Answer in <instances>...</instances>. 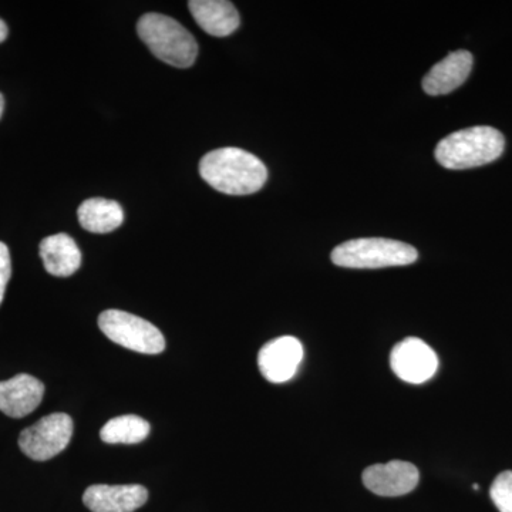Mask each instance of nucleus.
I'll list each match as a JSON object with an SVG mask.
<instances>
[{"label":"nucleus","instance_id":"1","mask_svg":"<svg viewBox=\"0 0 512 512\" xmlns=\"http://www.w3.org/2000/svg\"><path fill=\"white\" fill-rule=\"evenodd\" d=\"M200 174L214 190L228 195L258 192L268 180V170L254 154L241 148L225 147L205 154Z\"/></svg>","mask_w":512,"mask_h":512},{"label":"nucleus","instance_id":"2","mask_svg":"<svg viewBox=\"0 0 512 512\" xmlns=\"http://www.w3.org/2000/svg\"><path fill=\"white\" fill-rule=\"evenodd\" d=\"M505 138L493 127L478 126L456 131L436 148L437 161L448 170H468L493 163L503 156Z\"/></svg>","mask_w":512,"mask_h":512},{"label":"nucleus","instance_id":"3","mask_svg":"<svg viewBox=\"0 0 512 512\" xmlns=\"http://www.w3.org/2000/svg\"><path fill=\"white\" fill-rule=\"evenodd\" d=\"M137 33L153 55L170 66L187 69L197 59L198 45L194 36L173 18L147 13L138 20Z\"/></svg>","mask_w":512,"mask_h":512},{"label":"nucleus","instance_id":"4","mask_svg":"<svg viewBox=\"0 0 512 512\" xmlns=\"http://www.w3.org/2000/svg\"><path fill=\"white\" fill-rule=\"evenodd\" d=\"M419 252L412 245L387 238H359L343 242L332 252L333 264L342 268L379 269L414 264Z\"/></svg>","mask_w":512,"mask_h":512},{"label":"nucleus","instance_id":"5","mask_svg":"<svg viewBox=\"0 0 512 512\" xmlns=\"http://www.w3.org/2000/svg\"><path fill=\"white\" fill-rule=\"evenodd\" d=\"M99 328L104 335L124 349L143 355H158L165 349L161 330L153 323L117 309L104 311L99 316Z\"/></svg>","mask_w":512,"mask_h":512},{"label":"nucleus","instance_id":"6","mask_svg":"<svg viewBox=\"0 0 512 512\" xmlns=\"http://www.w3.org/2000/svg\"><path fill=\"white\" fill-rule=\"evenodd\" d=\"M73 429V420L69 414H49L20 433V450L32 460H50L69 446Z\"/></svg>","mask_w":512,"mask_h":512},{"label":"nucleus","instance_id":"7","mask_svg":"<svg viewBox=\"0 0 512 512\" xmlns=\"http://www.w3.org/2000/svg\"><path fill=\"white\" fill-rule=\"evenodd\" d=\"M390 366L403 382L421 384L436 375L439 357L424 340L406 338L394 346Z\"/></svg>","mask_w":512,"mask_h":512},{"label":"nucleus","instance_id":"8","mask_svg":"<svg viewBox=\"0 0 512 512\" xmlns=\"http://www.w3.org/2000/svg\"><path fill=\"white\" fill-rule=\"evenodd\" d=\"M363 484L380 497H400L412 493L420 481L419 468L409 461L393 460L363 471Z\"/></svg>","mask_w":512,"mask_h":512},{"label":"nucleus","instance_id":"9","mask_svg":"<svg viewBox=\"0 0 512 512\" xmlns=\"http://www.w3.org/2000/svg\"><path fill=\"white\" fill-rule=\"evenodd\" d=\"M302 359V343L293 336H281L262 346L258 366L268 382L285 383L296 375Z\"/></svg>","mask_w":512,"mask_h":512},{"label":"nucleus","instance_id":"10","mask_svg":"<svg viewBox=\"0 0 512 512\" xmlns=\"http://www.w3.org/2000/svg\"><path fill=\"white\" fill-rule=\"evenodd\" d=\"M147 501V488L138 484H96L83 495L84 505L92 512H134Z\"/></svg>","mask_w":512,"mask_h":512},{"label":"nucleus","instance_id":"11","mask_svg":"<svg viewBox=\"0 0 512 512\" xmlns=\"http://www.w3.org/2000/svg\"><path fill=\"white\" fill-rule=\"evenodd\" d=\"M45 396V384L36 377L18 375L0 382V412L13 419H22L35 412Z\"/></svg>","mask_w":512,"mask_h":512},{"label":"nucleus","instance_id":"12","mask_svg":"<svg viewBox=\"0 0 512 512\" xmlns=\"http://www.w3.org/2000/svg\"><path fill=\"white\" fill-rule=\"evenodd\" d=\"M473 63V55L467 50L450 53L426 74L423 79L424 92L430 96H443L454 92L470 76Z\"/></svg>","mask_w":512,"mask_h":512},{"label":"nucleus","instance_id":"13","mask_svg":"<svg viewBox=\"0 0 512 512\" xmlns=\"http://www.w3.org/2000/svg\"><path fill=\"white\" fill-rule=\"evenodd\" d=\"M188 8L195 22L211 36H229L241 22L237 8L227 0H191Z\"/></svg>","mask_w":512,"mask_h":512},{"label":"nucleus","instance_id":"14","mask_svg":"<svg viewBox=\"0 0 512 512\" xmlns=\"http://www.w3.org/2000/svg\"><path fill=\"white\" fill-rule=\"evenodd\" d=\"M40 258L50 275L67 278L79 271L82 252L67 234L50 235L40 242Z\"/></svg>","mask_w":512,"mask_h":512},{"label":"nucleus","instance_id":"15","mask_svg":"<svg viewBox=\"0 0 512 512\" xmlns=\"http://www.w3.org/2000/svg\"><path fill=\"white\" fill-rule=\"evenodd\" d=\"M80 225L93 234H109L123 225L124 211L119 202L90 198L77 210Z\"/></svg>","mask_w":512,"mask_h":512},{"label":"nucleus","instance_id":"16","mask_svg":"<svg viewBox=\"0 0 512 512\" xmlns=\"http://www.w3.org/2000/svg\"><path fill=\"white\" fill-rule=\"evenodd\" d=\"M150 423L136 414L111 419L101 427L100 439L107 444H138L150 434Z\"/></svg>","mask_w":512,"mask_h":512},{"label":"nucleus","instance_id":"17","mask_svg":"<svg viewBox=\"0 0 512 512\" xmlns=\"http://www.w3.org/2000/svg\"><path fill=\"white\" fill-rule=\"evenodd\" d=\"M490 495L498 511L512 512V471L498 474L491 485Z\"/></svg>","mask_w":512,"mask_h":512},{"label":"nucleus","instance_id":"18","mask_svg":"<svg viewBox=\"0 0 512 512\" xmlns=\"http://www.w3.org/2000/svg\"><path fill=\"white\" fill-rule=\"evenodd\" d=\"M12 276V261H10L9 248L0 242V305L5 298L6 288Z\"/></svg>","mask_w":512,"mask_h":512},{"label":"nucleus","instance_id":"19","mask_svg":"<svg viewBox=\"0 0 512 512\" xmlns=\"http://www.w3.org/2000/svg\"><path fill=\"white\" fill-rule=\"evenodd\" d=\"M9 36V28L5 20L0 19V43L5 42L6 37Z\"/></svg>","mask_w":512,"mask_h":512},{"label":"nucleus","instance_id":"20","mask_svg":"<svg viewBox=\"0 0 512 512\" xmlns=\"http://www.w3.org/2000/svg\"><path fill=\"white\" fill-rule=\"evenodd\" d=\"M3 110H5V97L0 93V119H2Z\"/></svg>","mask_w":512,"mask_h":512},{"label":"nucleus","instance_id":"21","mask_svg":"<svg viewBox=\"0 0 512 512\" xmlns=\"http://www.w3.org/2000/svg\"><path fill=\"white\" fill-rule=\"evenodd\" d=\"M473 488H474V490H478V488H480V487H478V484H474Z\"/></svg>","mask_w":512,"mask_h":512}]
</instances>
